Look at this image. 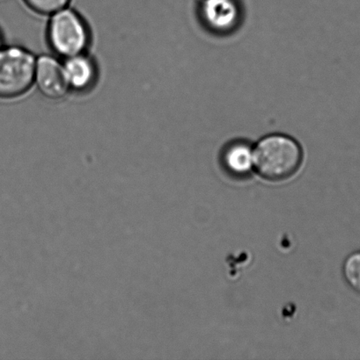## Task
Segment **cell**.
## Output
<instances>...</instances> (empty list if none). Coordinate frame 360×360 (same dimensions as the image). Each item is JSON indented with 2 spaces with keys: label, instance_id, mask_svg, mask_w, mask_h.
I'll list each match as a JSON object with an SVG mask.
<instances>
[{
  "label": "cell",
  "instance_id": "cell-1",
  "mask_svg": "<svg viewBox=\"0 0 360 360\" xmlns=\"http://www.w3.org/2000/svg\"><path fill=\"white\" fill-rule=\"evenodd\" d=\"M254 169L261 177L273 182L292 177L301 167L302 147L292 137L271 135L263 137L253 149Z\"/></svg>",
  "mask_w": 360,
  "mask_h": 360
},
{
  "label": "cell",
  "instance_id": "cell-2",
  "mask_svg": "<svg viewBox=\"0 0 360 360\" xmlns=\"http://www.w3.org/2000/svg\"><path fill=\"white\" fill-rule=\"evenodd\" d=\"M46 38L53 55L66 59L87 52L92 34L84 17L75 9L66 6L49 15Z\"/></svg>",
  "mask_w": 360,
  "mask_h": 360
},
{
  "label": "cell",
  "instance_id": "cell-3",
  "mask_svg": "<svg viewBox=\"0 0 360 360\" xmlns=\"http://www.w3.org/2000/svg\"><path fill=\"white\" fill-rule=\"evenodd\" d=\"M37 58L20 46L0 49V98L20 97L31 89Z\"/></svg>",
  "mask_w": 360,
  "mask_h": 360
},
{
  "label": "cell",
  "instance_id": "cell-4",
  "mask_svg": "<svg viewBox=\"0 0 360 360\" xmlns=\"http://www.w3.org/2000/svg\"><path fill=\"white\" fill-rule=\"evenodd\" d=\"M34 86L45 98L59 101L70 93L63 60L55 55L39 56L35 63Z\"/></svg>",
  "mask_w": 360,
  "mask_h": 360
},
{
  "label": "cell",
  "instance_id": "cell-5",
  "mask_svg": "<svg viewBox=\"0 0 360 360\" xmlns=\"http://www.w3.org/2000/svg\"><path fill=\"white\" fill-rule=\"evenodd\" d=\"M62 60L70 93L85 94L93 89L98 80V66L87 52Z\"/></svg>",
  "mask_w": 360,
  "mask_h": 360
},
{
  "label": "cell",
  "instance_id": "cell-6",
  "mask_svg": "<svg viewBox=\"0 0 360 360\" xmlns=\"http://www.w3.org/2000/svg\"><path fill=\"white\" fill-rule=\"evenodd\" d=\"M201 19L215 33H228L237 26L240 9L236 0H202Z\"/></svg>",
  "mask_w": 360,
  "mask_h": 360
},
{
  "label": "cell",
  "instance_id": "cell-7",
  "mask_svg": "<svg viewBox=\"0 0 360 360\" xmlns=\"http://www.w3.org/2000/svg\"><path fill=\"white\" fill-rule=\"evenodd\" d=\"M225 168L235 176H245L254 169L253 149L248 144L237 143L228 148L224 155Z\"/></svg>",
  "mask_w": 360,
  "mask_h": 360
},
{
  "label": "cell",
  "instance_id": "cell-8",
  "mask_svg": "<svg viewBox=\"0 0 360 360\" xmlns=\"http://www.w3.org/2000/svg\"><path fill=\"white\" fill-rule=\"evenodd\" d=\"M343 274L348 285L360 294V252L347 257L344 263Z\"/></svg>",
  "mask_w": 360,
  "mask_h": 360
},
{
  "label": "cell",
  "instance_id": "cell-9",
  "mask_svg": "<svg viewBox=\"0 0 360 360\" xmlns=\"http://www.w3.org/2000/svg\"><path fill=\"white\" fill-rule=\"evenodd\" d=\"M70 1L72 0H23L25 5L33 12L49 16L69 6Z\"/></svg>",
  "mask_w": 360,
  "mask_h": 360
},
{
  "label": "cell",
  "instance_id": "cell-10",
  "mask_svg": "<svg viewBox=\"0 0 360 360\" xmlns=\"http://www.w3.org/2000/svg\"><path fill=\"white\" fill-rule=\"evenodd\" d=\"M3 47V37L1 33H0V49Z\"/></svg>",
  "mask_w": 360,
  "mask_h": 360
}]
</instances>
